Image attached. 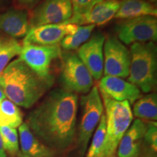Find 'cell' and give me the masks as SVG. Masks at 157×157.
Returning <instances> with one entry per match:
<instances>
[{
  "label": "cell",
  "instance_id": "27",
  "mask_svg": "<svg viewBox=\"0 0 157 157\" xmlns=\"http://www.w3.org/2000/svg\"><path fill=\"white\" fill-rule=\"evenodd\" d=\"M15 40L16 39L12 38V37L0 34V52L13 44Z\"/></svg>",
  "mask_w": 157,
  "mask_h": 157
},
{
  "label": "cell",
  "instance_id": "2",
  "mask_svg": "<svg viewBox=\"0 0 157 157\" xmlns=\"http://www.w3.org/2000/svg\"><path fill=\"white\" fill-rule=\"evenodd\" d=\"M53 82L39 76L20 58L10 63L0 74V87L6 98L25 109L33 106Z\"/></svg>",
  "mask_w": 157,
  "mask_h": 157
},
{
  "label": "cell",
  "instance_id": "16",
  "mask_svg": "<svg viewBox=\"0 0 157 157\" xmlns=\"http://www.w3.org/2000/svg\"><path fill=\"white\" fill-rule=\"evenodd\" d=\"M120 6L119 0H103L94 5L86 15L79 19L76 25L94 24L102 25L114 17Z\"/></svg>",
  "mask_w": 157,
  "mask_h": 157
},
{
  "label": "cell",
  "instance_id": "29",
  "mask_svg": "<svg viewBox=\"0 0 157 157\" xmlns=\"http://www.w3.org/2000/svg\"><path fill=\"white\" fill-rule=\"evenodd\" d=\"M6 156H7V155H6L5 150L3 146L2 140L1 135H0V157H6Z\"/></svg>",
  "mask_w": 157,
  "mask_h": 157
},
{
  "label": "cell",
  "instance_id": "4",
  "mask_svg": "<svg viewBox=\"0 0 157 157\" xmlns=\"http://www.w3.org/2000/svg\"><path fill=\"white\" fill-rule=\"evenodd\" d=\"M130 50L128 82L143 93H150L156 87L157 82L156 45L154 42H135Z\"/></svg>",
  "mask_w": 157,
  "mask_h": 157
},
{
  "label": "cell",
  "instance_id": "25",
  "mask_svg": "<svg viewBox=\"0 0 157 157\" xmlns=\"http://www.w3.org/2000/svg\"><path fill=\"white\" fill-rule=\"evenodd\" d=\"M21 48L22 46L17 40H15L13 44L0 52V74L5 70L12 59L15 56H18Z\"/></svg>",
  "mask_w": 157,
  "mask_h": 157
},
{
  "label": "cell",
  "instance_id": "3",
  "mask_svg": "<svg viewBox=\"0 0 157 157\" xmlns=\"http://www.w3.org/2000/svg\"><path fill=\"white\" fill-rule=\"evenodd\" d=\"M105 110L106 132L101 153L98 157L114 155L121 137L130 126L132 111L128 101H117L101 92Z\"/></svg>",
  "mask_w": 157,
  "mask_h": 157
},
{
  "label": "cell",
  "instance_id": "22",
  "mask_svg": "<svg viewBox=\"0 0 157 157\" xmlns=\"http://www.w3.org/2000/svg\"><path fill=\"white\" fill-rule=\"evenodd\" d=\"M106 132V123H105V116L103 113L101 120L98 124L97 129L94 133L92 143L88 149L86 157H98L101 153L102 147L103 146L104 140Z\"/></svg>",
  "mask_w": 157,
  "mask_h": 157
},
{
  "label": "cell",
  "instance_id": "11",
  "mask_svg": "<svg viewBox=\"0 0 157 157\" xmlns=\"http://www.w3.org/2000/svg\"><path fill=\"white\" fill-rule=\"evenodd\" d=\"M78 25L70 23L48 24L31 28L23 39V45L54 46L60 45L65 36L73 34Z\"/></svg>",
  "mask_w": 157,
  "mask_h": 157
},
{
  "label": "cell",
  "instance_id": "14",
  "mask_svg": "<svg viewBox=\"0 0 157 157\" xmlns=\"http://www.w3.org/2000/svg\"><path fill=\"white\" fill-rule=\"evenodd\" d=\"M146 128L147 124L140 119H135L121 137L117 148L118 156H140Z\"/></svg>",
  "mask_w": 157,
  "mask_h": 157
},
{
  "label": "cell",
  "instance_id": "15",
  "mask_svg": "<svg viewBox=\"0 0 157 157\" xmlns=\"http://www.w3.org/2000/svg\"><path fill=\"white\" fill-rule=\"evenodd\" d=\"M29 14L23 10H10L0 14V31L12 38L25 36L30 31Z\"/></svg>",
  "mask_w": 157,
  "mask_h": 157
},
{
  "label": "cell",
  "instance_id": "12",
  "mask_svg": "<svg viewBox=\"0 0 157 157\" xmlns=\"http://www.w3.org/2000/svg\"><path fill=\"white\" fill-rule=\"evenodd\" d=\"M104 42L105 36L103 33L95 31L78 49V57L96 80L101 79L103 74Z\"/></svg>",
  "mask_w": 157,
  "mask_h": 157
},
{
  "label": "cell",
  "instance_id": "24",
  "mask_svg": "<svg viewBox=\"0 0 157 157\" xmlns=\"http://www.w3.org/2000/svg\"><path fill=\"white\" fill-rule=\"evenodd\" d=\"M103 0H71L73 14L71 18L64 23L76 24L79 19L86 15L94 5Z\"/></svg>",
  "mask_w": 157,
  "mask_h": 157
},
{
  "label": "cell",
  "instance_id": "18",
  "mask_svg": "<svg viewBox=\"0 0 157 157\" xmlns=\"http://www.w3.org/2000/svg\"><path fill=\"white\" fill-rule=\"evenodd\" d=\"M157 10L152 4L144 0H121L114 17L127 20L145 15L156 17Z\"/></svg>",
  "mask_w": 157,
  "mask_h": 157
},
{
  "label": "cell",
  "instance_id": "6",
  "mask_svg": "<svg viewBox=\"0 0 157 157\" xmlns=\"http://www.w3.org/2000/svg\"><path fill=\"white\" fill-rule=\"evenodd\" d=\"M60 58V80L63 89L76 94H87L93 86V76L77 54L65 50Z\"/></svg>",
  "mask_w": 157,
  "mask_h": 157
},
{
  "label": "cell",
  "instance_id": "7",
  "mask_svg": "<svg viewBox=\"0 0 157 157\" xmlns=\"http://www.w3.org/2000/svg\"><path fill=\"white\" fill-rule=\"evenodd\" d=\"M115 30L119 40L124 44L154 42L157 39V20L151 15L124 20L117 25Z\"/></svg>",
  "mask_w": 157,
  "mask_h": 157
},
{
  "label": "cell",
  "instance_id": "5",
  "mask_svg": "<svg viewBox=\"0 0 157 157\" xmlns=\"http://www.w3.org/2000/svg\"><path fill=\"white\" fill-rule=\"evenodd\" d=\"M80 109L81 114L77 129L76 145L78 153L83 156L103 112V104L97 86H93L89 93L82 96Z\"/></svg>",
  "mask_w": 157,
  "mask_h": 157
},
{
  "label": "cell",
  "instance_id": "30",
  "mask_svg": "<svg viewBox=\"0 0 157 157\" xmlns=\"http://www.w3.org/2000/svg\"><path fill=\"white\" fill-rule=\"evenodd\" d=\"M5 98H6V96L5 95V93H4L3 90L1 89V87H0V103H1L3 100H5Z\"/></svg>",
  "mask_w": 157,
  "mask_h": 157
},
{
  "label": "cell",
  "instance_id": "10",
  "mask_svg": "<svg viewBox=\"0 0 157 157\" xmlns=\"http://www.w3.org/2000/svg\"><path fill=\"white\" fill-rule=\"evenodd\" d=\"M71 0H44L33 11L29 23L31 28L66 23L72 16Z\"/></svg>",
  "mask_w": 157,
  "mask_h": 157
},
{
  "label": "cell",
  "instance_id": "9",
  "mask_svg": "<svg viewBox=\"0 0 157 157\" xmlns=\"http://www.w3.org/2000/svg\"><path fill=\"white\" fill-rule=\"evenodd\" d=\"M103 74L119 78L128 77L131 63L130 51L115 36L104 42Z\"/></svg>",
  "mask_w": 157,
  "mask_h": 157
},
{
  "label": "cell",
  "instance_id": "28",
  "mask_svg": "<svg viewBox=\"0 0 157 157\" xmlns=\"http://www.w3.org/2000/svg\"><path fill=\"white\" fill-rule=\"evenodd\" d=\"M17 2L21 6L26 8H31L39 3L41 0H17Z\"/></svg>",
  "mask_w": 157,
  "mask_h": 157
},
{
  "label": "cell",
  "instance_id": "33",
  "mask_svg": "<svg viewBox=\"0 0 157 157\" xmlns=\"http://www.w3.org/2000/svg\"><path fill=\"white\" fill-rule=\"evenodd\" d=\"M105 157H116L114 155H113V156H105Z\"/></svg>",
  "mask_w": 157,
  "mask_h": 157
},
{
  "label": "cell",
  "instance_id": "31",
  "mask_svg": "<svg viewBox=\"0 0 157 157\" xmlns=\"http://www.w3.org/2000/svg\"><path fill=\"white\" fill-rule=\"evenodd\" d=\"M15 156H16V157H31V156H26V155L22 154V153H21V152H19L18 154H17Z\"/></svg>",
  "mask_w": 157,
  "mask_h": 157
},
{
  "label": "cell",
  "instance_id": "23",
  "mask_svg": "<svg viewBox=\"0 0 157 157\" xmlns=\"http://www.w3.org/2000/svg\"><path fill=\"white\" fill-rule=\"evenodd\" d=\"M0 135L5 151L13 156H16L20 152L18 135L16 129L10 127H0Z\"/></svg>",
  "mask_w": 157,
  "mask_h": 157
},
{
  "label": "cell",
  "instance_id": "34",
  "mask_svg": "<svg viewBox=\"0 0 157 157\" xmlns=\"http://www.w3.org/2000/svg\"><path fill=\"white\" fill-rule=\"evenodd\" d=\"M3 1H4V0H0V3H2V2Z\"/></svg>",
  "mask_w": 157,
  "mask_h": 157
},
{
  "label": "cell",
  "instance_id": "26",
  "mask_svg": "<svg viewBox=\"0 0 157 157\" xmlns=\"http://www.w3.org/2000/svg\"><path fill=\"white\" fill-rule=\"evenodd\" d=\"M143 142L153 153L157 151V123L156 121H148L146 131L143 137Z\"/></svg>",
  "mask_w": 157,
  "mask_h": 157
},
{
  "label": "cell",
  "instance_id": "17",
  "mask_svg": "<svg viewBox=\"0 0 157 157\" xmlns=\"http://www.w3.org/2000/svg\"><path fill=\"white\" fill-rule=\"evenodd\" d=\"M21 153L31 157H54V151L46 146L31 132L27 123L18 129Z\"/></svg>",
  "mask_w": 157,
  "mask_h": 157
},
{
  "label": "cell",
  "instance_id": "8",
  "mask_svg": "<svg viewBox=\"0 0 157 157\" xmlns=\"http://www.w3.org/2000/svg\"><path fill=\"white\" fill-rule=\"evenodd\" d=\"M62 54L60 45L39 46L23 45L20 52V58L25 63L39 76L54 81L50 74V65L55 59L60 58Z\"/></svg>",
  "mask_w": 157,
  "mask_h": 157
},
{
  "label": "cell",
  "instance_id": "19",
  "mask_svg": "<svg viewBox=\"0 0 157 157\" xmlns=\"http://www.w3.org/2000/svg\"><path fill=\"white\" fill-rule=\"evenodd\" d=\"M133 115L140 120L156 121L157 95L150 93L139 98L133 106Z\"/></svg>",
  "mask_w": 157,
  "mask_h": 157
},
{
  "label": "cell",
  "instance_id": "32",
  "mask_svg": "<svg viewBox=\"0 0 157 157\" xmlns=\"http://www.w3.org/2000/svg\"><path fill=\"white\" fill-rule=\"evenodd\" d=\"M150 1L151 2H156V0H150Z\"/></svg>",
  "mask_w": 157,
  "mask_h": 157
},
{
  "label": "cell",
  "instance_id": "21",
  "mask_svg": "<svg viewBox=\"0 0 157 157\" xmlns=\"http://www.w3.org/2000/svg\"><path fill=\"white\" fill-rule=\"evenodd\" d=\"M95 28L94 24L78 25L74 34L68 35L63 39L60 43V48L66 51L78 50L90 39Z\"/></svg>",
  "mask_w": 157,
  "mask_h": 157
},
{
  "label": "cell",
  "instance_id": "20",
  "mask_svg": "<svg viewBox=\"0 0 157 157\" xmlns=\"http://www.w3.org/2000/svg\"><path fill=\"white\" fill-rule=\"evenodd\" d=\"M23 123L21 109L14 103L5 98L0 103V127H19Z\"/></svg>",
  "mask_w": 157,
  "mask_h": 157
},
{
  "label": "cell",
  "instance_id": "1",
  "mask_svg": "<svg viewBox=\"0 0 157 157\" xmlns=\"http://www.w3.org/2000/svg\"><path fill=\"white\" fill-rule=\"evenodd\" d=\"M78 108L77 94L57 88L29 113L26 123L45 146L60 151L74 140Z\"/></svg>",
  "mask_w": 157,
  "mask_h": 157
},
{
  "label": "cell",
  "instance_id": "13",
  "mask_svg": "<svg viewBox=\"0 0 157 157\" xmlns=\"http://www.w3.org/2000/svg\"><path fill=\"white\" fill-rule=\"evenodd\" d=\"M101 92L117 101H127L133 104L142 97L138 87L116 76H105L99 82Z\"/></svg>",
  "mask_w": 157,
  "mask_h": 157
}]
</instances>
